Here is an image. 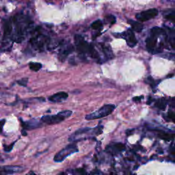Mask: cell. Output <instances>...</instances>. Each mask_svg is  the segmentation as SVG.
Returning <instances> with one entry per match:
<instances>
[{"mask_svg":"<svg viewBox=\"0 0 175 175\" xmlns=\"http://www.w3.org/2000/svg\"><path fill=\"white\" fill-rule=\"evenodd\" d=\"M102 126H97L94 128L85 127L79 129L71 135L69 138V141L74 142V141L81 140L94 135H99L102 133Z\"/></svg>","mask_w":175,"mask_h":175,"instance_id":"6da1fadb","label":"cell"},{"mask_svg":"<svg viewBox=\"0 0 175 175\" xmlns=\"http://www.w3.org/2000/svg\"><path fill=\"white\" fill-rule=\"evenodd\" d=\"M72 111L71 110H64L58 113L56 115H46L41 118V123L47 125H56L64 121L67 118L70 117L72 115Z\"/></svg>","mask_w":175,"mask_h":175,"instance_id":"7a4b0ae2","label":"cell"},{"mask_svg":"<svg viewBox=\"0 0 175 175\" xmlns=\"http://www.w3.org/2000/svg\"><path fill=\"white\" fill-rule=\"evenodd\" d=\"M116 108V106L112 104H107L105 105L104 106L101 107L97 111H94L91 114H87L86 116L85 119L87 121H91V120H95V119H102L103 117L107 116L110 115L113 112Z\"/></svg>","mask_w":175,"mask_h":175,"instance_id":"3957f363","label":"cell"},{"mask_svg":"<svg viewBox=\"0 0 175 175\" xmlns=\"http://www.w3.org/2000/svg\"><path fill=\"white\" fill-rule=\"evenodd\" d=\"M78 152V148L77 145L75 144H71L66 146L65 148L59 151L54 156V160L56 162H62L69 155Z\"/></svg>","mask_w":175,"mask_h":175,"instance_id":"277c9868","label":"cell"},{"mask_svg":"<svg viewBox=\"0 0 175 175\" xmlns=\"http://www.w3.org/2000/svg\"><path fill=\"white\" fill-rule=\"evenodd\" d=\"M75 43L78 52L81 54H89L92 45L88 44L80 35L75 36Z\"/></svg>","mask_w":175,"mask_h":175,"instance_id":"5b68a950","label":"cell"},{"mask_svg":"<svg viewBox=\"0 0 175 175\" xmlns=\"http://www.w3.org/2000/svg\"><path fill=\"white\" fill-rule=\"evenodd\" d=\"M158 14V10L156 8H151L141 12H139L136 15V19L138 21L145 22L155 18Z\"/></svg>","mask_w":175,"mask_h":175,"instance_id":"8992f818","label":"cell"},{"mask_svg":"<svg viewBox=\"0 0 175 175\" xmlns=\"http://www.w3.org/2000/svg\"><path fill=\"white\" fill-rule=\"evenodd\" d=\"M24 170L21 166H0V175H11Z\"/></svg>","mask_w":175,"mask_h":175,"instance_id":"52a82bcc","label":"cell"},{"mask_svg":"<svg viewBox=\"0 0 175 175\" xmlns=\"http://www.w3.org/2000/svg\"><path fill=\"white\" fill-rule=\"evenodd\" d=\"M121 36H123V39L126 40V44H127L129 47H134L137 45L138 41H137L136 36H135L134 31L131 30V29H128L126 32L123 34Z\"/></svg>","mask_w":175,"mask_h":175,"instance_id":"ba28073f","label":"cell"},{"mask_svg":"<svg viewBox=\"0 0 175 175\" xmlns=\"http://www.w3.org/2000/svg\"><path fill=\"white\" fill-rule=\"evenodd\" d=\"M21 125L23 126V128H24L25 130L35 129L41 127L42 126L41 121L40 122L35 119L30 120V121H25V122L21 120Z\"/></svg>","mask_w":175,"mask_h":175,"instance_id":"9c48e42d","label":"cell"},{"mask_svg":"<svg viewBox=\"0 0 175 175\" xmlns=\"http://www.w3.org/2000/svg\"><path fill=\"white\" fill-rule=\"evenodd\" d=\"M69 97V94L65 92H59L49 97V101L52 103L62 102Z\"/></svg>","mask_w":175,"mask_h":175,"instance_id":"30bf717a","label":"cell"},{"mask_svg":"<svg viewBox=\"0 0 175 175\" xmlns=\"http://www.w3.org/2000/svg\"><path fill=\"white\" fill-rule=\"evenodd\" d=\"M125 145L122 144V143H114V144L109 145L108 146H107L106 150L108 151L111 154H117L125 150Z\"/></svg>","mask_w":175,"mask_h":175,"instance_id":"8fae6325","label":"cell"},{"mask_svg":"<svg viewBox=\"0 0 175 175\" xmlns=\"http://www.w3.org/2000/svg\"><path fill=\"white\" fill-rule=\"evenodd\" d=\"M157 38L155 36L151 34L150 36L147 38L146 39V48L150 52H153L154 49L156 47L157 42Z\"/></svg>","mask_w":175,"mask_h":175,"instance_id":"7c38bea8","label":"cell"},{"mask_svg":"<svg viewBox=\"0 0 175 175\" xmlns=\"http://www.w3.org/2000/svg\"><path fill=\"white\" fill-rule=\"evenodd\" d=\"M73 51V47L71 45H66L64 47L62 48L60 52V60L61 61H64L65 58L69 56Z\"/></svg>","mask_w":175,"mask_h":175,"instance_id":"4fadbf2b","label":"cell"},{"mask_svg":"<svg viewBox=\"0 0 175 175\" xmlns=\"http://www.w3.org/2000/svg\"><path fill=\"white\" fill-rule=\"evenodd\" d=\"M128 22L131 25L132 29L134 31H137V32H141L142 31L144 26H143L142 24H141L140 22L135 21L132 19H128Z\"/></svg>","mask_w":175,"mask_h":175,"instance_id":"5bb4252c","label":"cell"},{"mask_svg":"<svg viewBox=\"0 0 175 175\" xmlns=\"http://www.w3.org/2000/svg\"><path fill=\"white\" fill-rule=\"evenodd\" d=\"M168 104V101L164 98H161L158 99L156 101L155 103V106L157 107V108L161 109V110H164L166 109V106H167Z\"/></svg>","mask_w":175,"mask_h":175,"instance_id":"9a60e30c","label":"cell"},{"mask_svg":"<svg viewBox=\"0 0 175 175\" xmlns=\"http://www.w3.org/2000/svg\"><path fill=\"white\" fill-rule=\"evenodd\" d=\"M160 131V134L158 135V136H159L161 139H162V140H166V141H170L171 140H173L174 134H168V133L164 132L163 131Z\"/></svg>","mask_w":175,"mask_h":175,"instance_id":"2e32d148","label":"cell"},{"mask_svg":"<svg viewBox=\"0 0 175 175\" xmlns=\"http://www.w3.org/2000/svg\"><path fill=\"white\" fill-rule=\"evenodd\" d=\"M4 35L6 36H9L10 34H11V31L12 30V24L10 21H6L4 23Z\"/></svg>","mask_w":175,"mask_h":175,"instance_id":"e0dca14e","label":"cell"},{"mask_svg":"<svg viewBox=\"0 0 175 175\" xmlns=\"http://www.w3.org/2000/svg\"><path fill=\"white\" fill-rule=\"evenodd\" d=\"M164 33H165L164 29L159 27H153V28H152L151 30V34L157 37H159L161 35L164 34Z\"/></svg>","mask_w":175,"mask_h":175,"instance_id":"ac0fdd59","label":"cell"},{"mask_svg":"<svg viewBox=\"0 0 175 175\" xmlns=\"http://www.w3.org/2000/svg\"><path fill=\"white\" fill-rule=\"evenodd\" d=\"M29 67L30 70L36 72V71L41 70L42 68V64L39 62H30L29 64Z\"/></svg>","mask_w":175,"mask_h":175,"instance_id":"d6986e66","label":"cell"},{"mask_svg":"<svg viewBox=\"0 0 175 175\" xmlns=\"http://www.w3.org/2000/svg\"><path fill=\"white\" fill-rule=\"evenodd\" d=\"M102 27H103V23L101 20H96L91 24V27L93 29H95V30L101 29L102 28Z\"/></svg>","mask_w":175,"mask_h":175,"instance_id":"ffe728a7","label":"cell"},{"mask_svg":"<svg viewBox=\"0 0 175 175\" xmlns=\"http://www.w3.org/2000/svg\"><path fill=\"white\" fill-rule=\"evenodd\" d=\"M174 16H175V13H174V11L173 10L172 12H170L169 14L165 15V18L166 19L171 21L172 22H174Z\"/></svg>","mask_w":175,"mask_h":175,"instance_id":"44dd1931","label":"cell"},{"mask_svg":"<svg viewBox=\"0 0 175 175\" xmlns=\"http://www.w3.org/2000/svg\"><path fill=\"white\" fill-rule=\"evenodd\" d=\"M28 79H29L27 77L22 78V79H21L20 80H18V81H17V84H19L20 86H24V87H25V86H27V82H28Z\"/></svg>","mask_w":175,"mask_h":175,"instance_id":"7402d4cb","label":"cell"},{"mask_svg":"<svg viewBox=\"0 0 175 175\" xmlns=\"http://www.w3.org/2000/svg\"><path fill=\"white\" fill-rule=\"evenodd\" d=\"M15 142H14L13 143H12V144H10V145H6V144H4V151H6V152H10V151H11L12 149H13V146H14V144H15Z\"/></svg>","mask_w":175,"mask_h":175,"instance_id":"603a6c76","label":"cell"},{"mask_svg":"<svg viewBox=\"0 0 175 175\" xmlns=\"http://www.w3.org/2000/svg\"><path fill=\"white\" fill-rule=\"evenodd\" d=\"M168 117L170 119H171L172 121H174V114L173 111H169L168 112Z\"/></svg>","mask_w":175,"mask_h":175,"instance_id":"cb8c5ba5","label":"cell"},{"mask_svg":"<svg viewBox=\"0 0 175 175\" xmlns=\"http://www.w3.org/2000/svg\"><path fill=\"white\" fill-rule=\"evenodd\" d=\"M4 123H5V120H1V121H0V134H1L2 128H3Z\"/></svg>","mask_w":175,"mask_h":175,"instance_id":"d4e9b609","label":"cell"},{"mask_svg":"<svg viewBox=\"0 0 175 175\" xmlns=\"http://www.w3.org/2000/svg\"><path fill=\"white\" fill-rule=\"evenodd\" d=\"M143 99V96H136V97H134L133 99V101H140Z\"/></svg>","mask_w":175,"mask_h":175,"instance_id":"484cf974","label":"cell"},{"mask_svg":"<svg viewBox=\"0 0 175 175\" xmlns=\"http://www.w3.org/2000/svg\"><path fill=\"white\" fill-rule=\"evenodd\" d=\"M25 175H36L35 174V172H33V171H29L28 173L27 174H26Z\"/></svg>","mask_w":175,"mask_h":175,"instance_id":"4316f807","label":"cell"}]
</instances>
